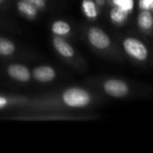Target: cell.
I'll return each instance as SVG.
<instances>
[{
    "label": "cell",
    "mask_w": 153,
    "mask_h": 153,
    "mask_svg": "<svg viewBox=\"0 0 153 153\" xmlns=\"http://www.w3.org/2000/svg\"><path fill=\"white\" fill-rule=\"evenodd\" d=\"M63 100L65 103L70 107L81 108L90 103L91 96L84 90L79 88H71L64 92Z\"/></svg>",
    "instance_id": "6da1fadb"
},
{
    "label": "cell",
    "mask_w": 153,
    "mask_h": 153,
    "mask_svg": "<svg viewBox=\"0 0 153 153\" xmlns=\"http://www.w3.org/2000/svg\"><path fill=\"white\" fill-rule=\"evenodd\" d=\"M123 46L126 52L137 60L143 61L148 57V49L144 44L134 38H127L125 39Z\"/></svg>",
    "instance_id": "7a4b0ae2"
},
{
    "label": "cell",
    "mask_w": 153,
    "mask_h": 153,
    "mask_svg": "<svg viewBox=\"0 0 153 153\" xmlns=\"http://www.w3.org/2000/svg\"><path fill=\"white\" fill-rule=\"evenodd\" d=\"M104 90L108 95L116 98L124 97L129 91V88L125 82L115 79L107 81L104 84Z\"/></svg>",
    "instance_id": "3957f363"
},
{
    "label": "cell",
    "mask_w": 153,
    "mask_h": 153,
    "mask_svg": "<svg viewBox=\"0 0 153 153\" xmlns=\"http://www.w3.org/2000/svg\"><path fill=\"white\" fill-rule=\"evenodd\" d=\"M88 38L90 42L97 48L104 49L110 45L109 37L100 28L93 27L89 30Z\"/></svg>",
    "instance_id": "277c9868"
},
{
    "label": "cell",
    "mask_w": 153,
    "mask_h": 153,
    "mask_svg": "<svg viewBox=\"0 0 153 153\" xmlns=\"http://www.w3.org/2000/svg\"><path fill=\"white\" fill-rule=\"evenodd\" d=\"M8 74L9 75L20 82H26L30 79V73L29 70L21 65H10L8 68Z\"/></svg>",
    "instance_id": "5b68a950"
},
{
    "label": "cell",
    "mask_w": 153,
    "mask_h": 153,
    "mask_svg": "<svg viewBox=\"0 0 153 153\" xmlns=\"http://www.w3.org/2000/svg\"><path fill=\"white\" fill-rule=\"evenodd\" d=\"M55 71L49 66H39L33 70V76L39 82H49L55 78Z\"/></svg>",
    "instance_id": "8992f818"
},
{
    "label": "cell",
    "mask_w": 153,
    "mask_h": 153,
    "mask_svg": "<svg viewBox=\"0 0 153 153\" xmlns=\"http://www.w3.org/2000/svg\"><path fill=\"white\" fill-rule=\"evenodd\" d=\"M53 43H54V46H55L56 49L62 56H64L65 57H71V56H74V48L66 41H65L63 39L55 38Z\"/></svg>",
    "instance_id": "52a82bcc"
},
{
    "label": "cell",
    "mask_w": 153,
    "mask_h": 153,
    "mask_svg": "<svg viewBox=\"0 0 153 153\" xmlns=\"http://www.w3.org/2000/svg\"><path fill=\"white\" fill-rule=\"evenodd\" d=\"M137 22L141 29L150 30L153 26V16L150 11L143 10L137 17Z\"/></svg>",
    "instance_id": "ba28073f"
},
{
    "label": "cell",
    "mask_w": 153,
    "mask_h": 153,
    "mask_svg": "<svg viewBox=\"0 0 153 153\" xmlns=\"http://www.w3.org/2000/svg\"><path fill=\"white\" fill-rule=\"evenodd\" d=\"M18 9L21 13L30 18L34 17L37 14L36 6L29 0H20L18 2Z\"/></svg>",
    "instance_id": "9c48e42d"
},
{
    "label": "cell",
    "mask_w": 153,
    "mask_h": 153,
    "mask_svg": "<svg viewBox=\"0 0 153 153\" xmlns=\"http://www.w3.org/2000/svg\"><path fill=\"white\" fill-rule=\"evenodd\" d=\"M128 13L129 12L115 5V7H113L110 11V19L115 23H123L127 19Z\"/></svg>",
    "instance_id": "30bf717a"
},
{
    "label": "cell",
    "mask_w": 153,
    "mask_h": 153,
    "mask_svg": "<svg viewBox=\"0 0 153 153\" xmlns=\"http://www.w3.org/2000/svg\"><path fill=\"white\" fill-rule=\"evenodd\" d=\"M82 8L85 14L89 18H95L98 14L96 5L92 0H83L82 2Z\"/></svg>",
    "instance_id": "8fae6325"
},
{
    "label": "cell",
    "mask_w": 153,
    "mask_h": 153,
    "mask_svg": "<svg viewBox=\"0 0 153 153\" xmlns=\"http://www.w3.org/2000/svg\"><path fill=\"white\" fill-rule=\"evenodd\" d=\"M70 26L67 22L63 21H57L54 22L52 26V30L54 33L58 35H65L70 31Z\"/></svg>",
    "instance_id": "7c38bea8"
},
{
    "label": "cell",
    "mask_w": 153,
    "mask_h": 153,
    "mask_svg": "<svg viewBox=\"0 0 153 153\" xmlns=\"http://www.w3.org/2000/svg\"><path fill=\"white\" fill-rule=\"evenodd\" d=\"M14 51L13 44L4 38H0V54L1 55H11Z\"/></svg>",
    "instance_id": "4fadbf2b"
},
{
    "label": "cell",
    "mask_w": 153,
    "mask_h": 153,
    "mask_svg": "<svg viewBox=\"0 0 153 153\" xmlns=\"http://www.w3.org/2000/svg\"><path fill=\"white\" fill-rule=\"evenodd\" d=\"M116 6H118L127 12H130L134 5V0H112Z\"/></svg>",
    "instance_id": "5bb4252c"
},
{
    "label": "cell",
    "mask_w": 153,
    "mask_h": 153,
    "mask_svg": "<svg viewBox=\"0 0 153 153\" xmlns=\"http://www.w3.org/2000/svg\"><path fill=\"white\" fill-rule=\"evenodd\" d=\"M138 5L143 10H152L153 9V0H139Z\"/></svg>",
    "instance_id": "9a60e30c"
},
{
    "label": "cell",
    "mask_w": 153,
    "mask_h": 153,
    "mask_svg": "<svg viewBox=\"0 0 153 153\" xmlns=\"http://www.w3.org/2000/svg\"><path fill=\"white\" fill-rule=\"evenodd\" d=\"M30 3H32L36 7L43 8L45 6V0H29Z\"/></svg>",
    "instance_id": "2e32d148"
},
{
    "label": "cell",
    "mask_w": 153,
    "mask_h": 153,
    "mask_svg": "<svg viewBox=\"0 0 153 153\" xmlns=\"http://www.w3.org/2000/svg\"><path fill=\"white\" fill-rule=\"evenodd\" d=\"M6 103H7L6 100L4 98H3V97H0V108L4 107L6 105Z\"/></svg>",
    "instance_id": "e0dca14e"
},
{
    "label": "cell",
    "mask_w": 153,
    "mask_h": 153,
    "mask_svg": "<svg viewBox=\"0 0 153 153\" xmlns=\"http://www.w3.org/2000/svg\"><path fill=\"white\" fill-rule=\"evenodd\" d=\"M0 1H2V0H0Z\"/></svg>",
    "instance_id": "ac0fdd59"
}]
</instances>
